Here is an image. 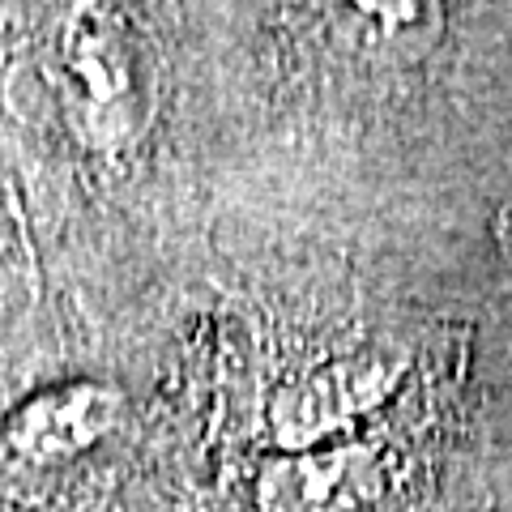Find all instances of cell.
<instances>
[{
	"mask_svg": "<svg viewBox=\"0 0 512 512\" xmlns=\"http://www.w3.org/2000/svg\"><path fill=\"white\" fill-rule=\"evenodd\" d=\"M120 419V393L103 380H73L35 393L5 423V457L26 466H56L86 453Z\"/></svg>",
	"mask_w": 512,
	"mask_h": 512,
	"instance_id": "3957f363",
	"label": "cell"
},
{
	"mask_svg": "<svg viewBox=\"0 0 512 512\" xmlns=\"http://www.w3.org/2000/svg\"><path fill=\"white\" fill-rule=\"evenodd\" d=\"M402 376V359L363 350V355L329 359L312 372L282 384L269 402V431L282 448H312L346 423H355L363 410H372Z\"/></svg>",
	"mask_w": 512,
	"mask_h": 512,
	"instance_id": "6da1fadb",
	"label": "cell"
},
{
	"mask_svg": "<svg viewBox=\"0 0 512 512\" xmlns=\"http://www.w3.org/2000/svg\"><path fill=\"white\" fill-rule=\"evenodd\" d=\"M64 73L73 82V116L94 146H116L137 120V73L107 13L82 9L64 30Z\"/></svg>",
	"mask_w": 512,
	"mask_h": 512,
	"instance_id": "7a4b0ae2",
	"label": "cell"
}]
</instances>
